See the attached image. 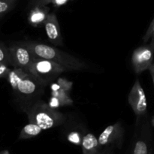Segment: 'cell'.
<instances>
[{"label":"cell","mask_w":154,"mask_h":154,"mask_svg":"<svg viewBox=\"0 0 154 154\" xmlns=\"http://www.w3.org/2000/svg\"><path fill=\"white\" fill-rule=\"evenodd\" d=\"M7 79L15 94L22 99L28 100L39 97L47 85L23 69L14 68L9 72Z\"/></svg>","instance_id":"cell-1"},{"label":"cell","mask_w":154,"mask_h":154,"mask_svg":"<svg viewBox=\"0 0 154 154\" xmlns=\"http://www.w3.org/2000/svg\"><path fill=\"white\" fill-rule=\"evenodd\" d=\"M25 44L35 57L54 62L67 71H81L87 67L82 60L57 48L35 42H26Z\"/></svg>","instance_id":"cell-2"},{"label":"cell","mask_w":154,"mask_h":154,"mask_svg":"<svg viewBox=\"0 0 154 154\" xmlns=\"http://www.w3.org/2000/svg\"><path fill=\"white\" fill-rule=\"evenodd\" d=\"M29 123L40 126L43 130L64 124L66 116L54 110L42 100H36L24 109Z\"/></svg>","instance_id":"cell-3"},{"label":"cell","mask_w":154,"mask_h":154,"mask_svg":"<svg viewBox=\"0 0 154 154\" xmlns=\"http://www.w3.org/2000/svg\"><path fill=\"white\" fill-rule=\"evenodd\" d=\"M147 117V116H146ZM143 117L135 123V134L130 154H153V138L151 129L147 118Z\"/></svg>","instance_id":"cell-4"},{"label":"cell","mask_w":154,"mask_h":154,"mask_svg":"<svg viewBox=\"0 0 154 154\" xmlns=\"http://www.w3.org/2000/svg\"><path fill=\"white\" fill-rule=\"evenodd\" d=\"M26 71L48 84L67 70L63 66L51 60L35 57Z\"/></svg>","instance_id":"cell-5"},{"label":"cell","mask_w":154,"mask_h":154,"mask_svg":"<svg viewBox=\"0 0 154 154\" xmlns=\"http://www.w3.org/2000/svg\"><path fill=\"white\" fill-rule=\"evenodd\" d=\"M125 130L120 122L108 126L99 135V144L101 148L111 147L120 149L124 142Z\"/></svg>","instance_id":"cell-6"},{"label":"cell","mask_w":154,"mask_h":154,"mask_svg":"<svg viewBox=\"0 0 154 154\" xmlns=\"http://www.w3.org/2000/svg\"><path fill=\"white\" fill-rule=\"evenodd\" d=\"M128 102L136 115V121L147 116V102L145 93L140 81L136 79L128 96Z\"/></svg>","instance_id":"cell-7"},{"label":"cell","mask_w":154,"mask_h":154,"mask_svg":"<svg viewBox=\"0 0 154 154\" xmlns=\"http://www.w3.org/2000/svg\"><path fill=\"white\" fill-rule=\"evenodd\" d=\"M8 48L11 66L14 68L26 70L35 59V57L26 46L25 42L14 44Z\"/></svg>","instance_id":"cell-8"},{"label":"cell","mask_w":154,"mask_h":154,"mask_svg":"<svg viewBox=\"0 0 154 154\" xmlns=\"http://www.w3.org/2000/svg\"><path fill=\"white\" fill-rule=\"evenodd\" d=\"M154 48L150 45L137 48L132 53V68L136 75H140L144 71L148 70L153 63Z\"/></svg>","instance_id":"cell-9"},{"label":"cell","mask_w":154,"mask_h":154,"mask_svg":"<svg viewBox=\"0 0 154 154\" xmlns=\"http://www.w3.org/2000/svg\"><path fill=\"white\" fill-rule=\"evenodd\" d=\"M45 32L50 42L57 46H62L63 45V36L60 30V23L55 13H50L44 23Z\"/></svg>","instance_id":"cell-10"},{"label":"cell","mask_w":154,"mask_h":154,"mask_svg":"<svg viewBox=\"0 0 154 154\" xmlns=\"http://www.w3.org/2000/svg\"><path fill=\"white\" fill-rule=\"evenodd\" d=\"M50 14L48 6H35L31 8L28 15V21L33 26H40L44 25L45 20Z\"/></svg>","instance_id":"cell-11"},{"label":"cell","mask_w":154,"mask_h":154,"mask_svg":"<svg viewBox=\"0 0 154 154\" xmlns=\"http://www.w3.org/2000/svg\"><path fill=\"white\" fill-rule=\"evenodd\" d=\"M81 145L83 154H96L102 149L98 138L92 133H88L83 137Z\"/></svg>","instance_id":"cell-12"},{"label":"cell","mask_w":154,"mask_h":154,"mask_svg":"<svg viewBox=\"0 0 154 154\" xmlns=\"http://www.w3.org/2000/svg\"><path fill=\"white\" fill-rule=\"evenodd\" d=\"M43 129L38 125L32 123H29L20 131L19 140H26L38 136Z\"/></svg>","instance_id":"cell-13"},{"label":"cell","mask_w":154,"mask_h":154,"mask_svg":"<svg viewBox=\"0 0 154 154\" xmlns=\"http://www.w3.org/2000/svg\"><path fill=\"white\" fill-rule=\"evenodd\" d=\"M71 0H30L29 2V7L33 8L35 6H48V5H53L56 7L64 5Z\"/></svg>","instance_id":"cell-14"},{"label":"cell","mask_w":154,"mask_h":154,"mask_svg":"<svg viewBox=\"0 0 154 154\" xmlns=\"http://www.w3.org/2000/svg\"><path fill=\"white\" fill-rule=\"evenodd\" d=\"M17 0H0V18L15 7Z\"/></svg>","instance_id":"cell-15"},{"label":"cell","mask_w":154,"mask_h":154,"mask_svg":"<svg viewBox=\"0 0 154 154\" xmlns=\"http://www.w3.org/2000/svg\"><path fill=\"white\" fill-rule=\"evenodd\" d=\"M0 63L8 66H11L9 48L6 47L1 42H0Z\"/></svg>","instance_id":"cell-16"},{"label":"cell","mask_w":154,"mask_h":154,"mask_svg":"<svg viewBox=\"0 0 154 154\" xmlns=\"http://www.w3.org/2000/svg\"><path fill=\"white\" fill-rule=\"evenodd\" d=\"M150 38H151V42H150V45L154 48V24L151 28L147 29L145 35L143 37V41L144 42H147Z\"/></svg>","instance_id":"cell-17"},{"label":"cell","mask_w":154,"mask_h":154,"mask_svg":"<svg viewBox=\"0 0 154 154\" xmlns=\"http://www.w3.org/2000/svg\"><path fill=\"white\" fill-rule=\"evenodd\" d=\"M10 71L11 69L8 68V66L0 63V77H3V78L6 77L7 78Z\"/></svg>","instance_id":"cell-18"},{"label":"cell","mask_w":154,"mask_h":154,"mask_svg":"<svg viewBox=\"0 0 154 154\" xmlns=\"http://www.w3.org/2000/svg\"><path fill=\"white\" fill-rule=\"evenodd\" d=\"M114 147H105L101 149L96 154H114Z\"/></svg>","instance_id":"cell-19"},{"label":"cell","mask_w":154,"mask_h":154,"mask_svg":"<svg viewBox=\"0 0 154 154\" xmlns=\"http://www.w3.org/2000/svg\"><path fill=\"white\" fill-rule=\"evenodd\" d=\"M148 70H149V72H150V75H151L152 80H153V84H154V63L151 65V66L149 68Z\"/></svg>","instance_id":"cell-20"},{"label":"cell","mask_w":154,"mask_h":154,"mask_svg":"<svg viewBox=\"0 0 154 154\" xmlns=\"http://www.w3.org/2000/svg\"><path fill=\"white\" fill-rule=\"evenodd\" d=\"M154 24V18L153 19V20L151 21V23H150V26H149V27H148V29H150L151 28L152 26H153V25Z\"/></svg>","instance_id":"cell-21"},{"label":"cell","mask_w":154,"mask_h":154,"mask_svg":"<svg viewBox=\"0 0 154 154\" xmlns=\"http://www.w3.org/2000/svg\"><path fill=\"white\" fill-rule=\"evenodd\" d=\"M0 154H10V153H9V152L8 151V150H4V151L2 152Z\"/></svg>","instance_id":"cell-22"},{"label":"cell","mask_w":154,"mask_h":154,"mask_svg":"<svg viewBox=\"0 0 154 154\" xmlns=\"http://www.w3.org/2000/svg\"><path fill=\"white\" fill-rule=\"evenodd\" d=\"M151 125L154 127V117L152 118V120H151Z\"/></svg>","instance_id":"cell-23"},{"label":"cell","mask_w":154,"mask_h":154,"mask_svg":"<svg viewBox=\"0 0 154 154\" xmlns=\"http://www.w3.org/2000/svg\"><path fill=\"white\" fill-rule=\"evenodd\" d=\"M153 154H154V152H153Z\"/></svg>","instance_id":"cell-24"}]
</instances>
